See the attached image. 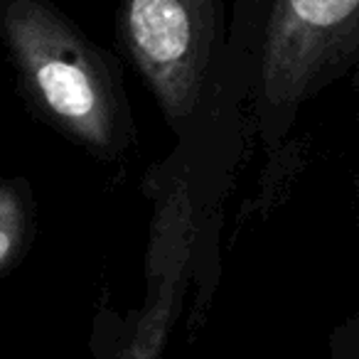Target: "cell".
I'll list each match as a JSON object with an SVG mask.
<instances>
[{"label": "cell", "mask_w": 359, "mask_h": 359, "mask_svg": "<svg viewBox=\"0 0 359 359\" xmlns=\"http://www.w3.org/2000/svg\"><path fill=\"white\" fill-rule=\"evenodd\" d=\"M0 40L22 96L40 118L99 158L133 143L118 65L50 0H0Z\"/></svg>", "instance_id": "cell-1"}, {"label": "cell", "mask_w": 359, "mask_h": 359, "mask_svg": "<svg viewBox=\"0 0 359 359\" xmlns=\"http://www.w3.org/2000/svg\"><path fill=\"white\" fill-rule=\"evenodd\" d=\"M116 37L182 138L207 104L222 57V0H118Z\"/></svg>", "instance_id": "cell-2"}, {"label": "cell", "mask_w": 359, "mask_h": 359, "mask_svg": "<svg viewBox=\"0 0 359 359\" xmlns=\"http://www.w3.org/2000/svg\"><path fill=\"white\" fill-rule=\"evenodd\" d=\"M359 47V0H276L259 50V128L269 148L298 109L344 74Z\"/></svg>", "instance_id": "cell-3"}, {"label": "cell", "mask_w": 359, "mask_h": 359, "mask_svg": "<svg viewBox=\"0 0 359 359\" xmlns=\"http://www.w3.org/2000/svg\"><path fill=\"white\" fill-rule=\"evenodd\" d=\"M195 215L182 177L160 187L148 256V300L121 359H158L172 323L177 300L185 293V276L195 244Z\"/></svg>", "instance_id": "cell-4"}, {"label": "cell", "mask_w": 359, "mask_h": 359, "mask_svg": "<svg viewBox=\"0 0 359 359\" xmlns=\"http://www.w3.org/2000/svg\"><path fill=\"white\" fill-rule=\"evenodd\" d=\"M35 231V202L22 177L0 180V276L25 256Z\"/></svg>", "instance_id": "cell-5"}]
</instances>
